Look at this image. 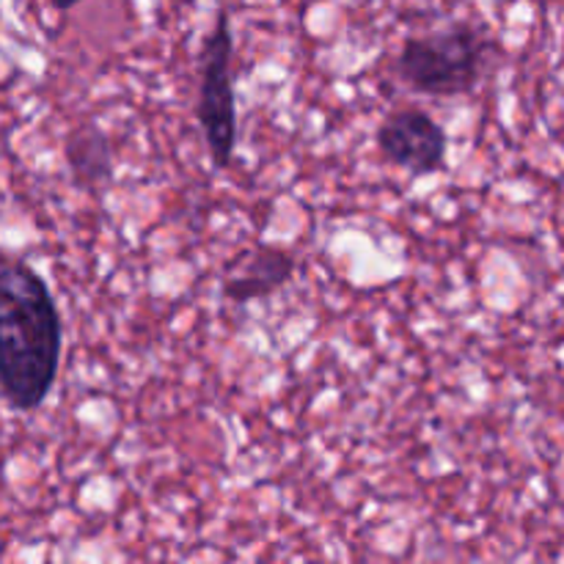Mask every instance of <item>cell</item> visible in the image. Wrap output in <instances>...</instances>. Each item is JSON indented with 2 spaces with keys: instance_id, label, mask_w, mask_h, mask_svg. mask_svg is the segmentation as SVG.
I'll list each match as a JSON object with an SVG mask.
<instances>
[{
  "instance_id": "277c9868",
  "label": "cell",
  "mask_w": 564,
  "mask_h": 564,
  "mask_svg": "<svg viewBox=\"0 0 564 564\" xmlns=\"http://www.w3.org/2000/svg\"><path fill=\"white\" fill-rule=\"evenodd\" d=\"M378 149L397 169L413 176H430L446 169L449 138L446 130L422 108H397L380 121Z\"/></svg>"
},
{
  "instance_id": "52a82bcc",
  "label": "cell",
  "mask_w": 564,
  "mask_h": 564,
  "mask_svg": "<svg viewBox=\"0 0 564 564\" xmlns=\"http://www.w3.org/2000/svg\"><path fill=\"white\" fill-rule=\"evenodd\" d=\"M80 3H83V0H53V6L58 11H72L75 6H80Z\"/></svg>"
},
{
  "instance_id": "8992f818",
  "label": "cell",
  "mask_w": 564,
  "mask_h": 564,
  "mask_svg": "<svg viewBox=\"0 0 564 564\" xmlns=\"http://www.w3.org/2000/svg\"><path fill=\"white\" fill-rule=\"evenodd\" d=\"M64 158L69 165L72 182L80 191H102L113 176V147H110V138L94 121H83L66 135Z\"/></svg>"
},
{
  "instance_id": "6da1fadb",
  "label": "cell",
  "mask_w": 564,
  "mask_h": 564,
  "mask_svg": "<svg viewBox=\"0 0 564 564\" xmlns=\"http://www.w3.org/2000/svg\"><path fill=\"white\" fill-rule=\"evenodd\" d=\"M64 323L47 281L22 259L0 257V400L31 413L53 391Z\"/></svg>"
},
{
  "instance_id": "3957f363",
  "label": "cell",
  "mask_w": 564,
  "mask_h": 564,
  "mask_svg": "<svg viewBox=\"0 0 564 564\" xmlns=\"http://www.w3.org/2000/svg\"><path fill=\"white\" fill-rule=\"evenodd\" d=\"M231 55H235V39H231L229 14L220 9L213 28L204 36L202 53H198L196 97V119L202 124L213 169L218 171L229 169L237 147V99L235 80H231Z\"/></svg>"
},
{
  "instance_id": "5b68a950",
  "label": "cell",
  "mask_w": 564,
  "mask_h": 564,
  "mask_svg": "<svg viewBox=\"0 0 564 564\" xmlns=\"http://www.w3.org/2000/svg\"><path fill=\"white\" fill-rule=\"evenodd\" d=\"M297 270L295 253L279 246H259L224 281V297L231 303H253L275 295Z\"/></svg>"
},
{
  "instance_id": "7a4b0ae2",
  "label": "cell",
  "mask_w": 564,
  "mask_h": 564,
  "mask_svg": "<svg viewBox=\"0 0 564 564\" xmlns=\"http://www.w3.org/2000/svg\"><path fill=\"white\" fill-rule=\"evenodd\" d=\"M494 64V39L474 22H452L424 36H408L394 72L413 94L435 99L466 97Z\"/></svg>"
}]
</instances>
